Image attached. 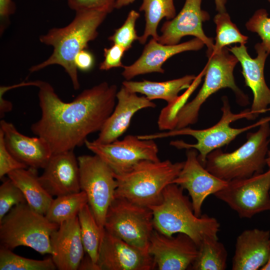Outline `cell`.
Listing matches in <instances>:
<instances>
[{
    "label": "cell",
    "mask_w": 270,
    "mask_h": 270,
    "mask_svg": "<svg viewBox=\"0 0 270 270\" xmlns=\"http://www.w3.org/2000/svg\"><path fill=\"white\" fill-rule=\"evenodd\" d=\"M202 0H186L178 14L162 24L158 41L164 44H176L182 37L192 36L206 45V54L211 52L214 39L207 36L202 29V23L210 17L207 12L202 9Z\"/></svg>",
    "instance_id": "16"
},
{
    "label": "cell",
    "mask_w": 270,
    "mask_h": 270,
    "mask_svg": "<svg viewBox=\"0 0 270 270\" xmlns=\"http://www.w3.org/2000/svg\"><path fill=\"white\" fill-rule=\"evenodd\" d=\"M125 52L126 50L124 47L117 44L104 48V58L100 64V70H108L112 68H123L122 59Z\"/></svg>",
    "instance_id": "38"
},
{
    "label": "cell",
    "mask_w": 270,
    "mask_h": 270,
    "mask_svg": "<svg viewBox=\"0 0 270 270\" xmlns=\"http://www.w3.org/2000/svg\"><path fill=\"white\" fill-rule=\"evenodd\" d=\"M241 218L270 210V170L250 178L234 180L214 194Z\"/></svg>",
    "instance_id": "11"
},
{
    "label": "cell",
    "mask_w": 270,
    "mask_h": 270,
    "mask_svg": "<svg viewBox=\"0 0 270 270\" xmlns=\"http://www.w3.org/2000/svg\"><path fill=\"white\" fill-rule=\"evenodd\" d=\"M183 190L176 184H170L164 189L160 202L148 207L152 212L154 230L168 236L186 234L198 248L206 238H218V222L206 214L196 216Z\"/></svg>",
    "instance_id": "3"
},
{
    "label": "cell",
    "mask_w": 270,
    "mask_h": 270,
    "mask_svg": "<svg viewBox=\"0 0 270 270\" xmlns=\"http://www.w3.org/2000/svg\"><path fill=\"white\" fill-rule=\"evenodd\" d=\"M230 52L226 47L207 55L208 60L206 66L204 82L196 97L178 112L174 121V129L196 123L201 106L210 96L222 88L232 89L240 104H248V98L236 85L234 76V70L238 60Z\"/></svg>",
    "instance_id": "8"
},
{
    "label": "cell",
    "mask_w": 270,
    "mask_h": 270,
    "mask_svg": "<svg viewBox=\"0 0 270 270\" xmlns=\"http://www.w3.org/2000/svg\"><path fill=\"white\" fill-rule=\"evenodd\" d=\"M240 63L242 74L246 85L253 94L252 103L250 108L257 117L270 110V89L267 86L264 74L266 60L269 54L261 43L255 46L257 56L252 58L244 44L228 48Z\"/></svg>",
    "instance_id": "17"
},
{
    "label": "cell",
    "mask_w": 270,
    "mask_h": 270,
    "mask_svg": "<svg viewBox=\"0 0 270 270\" xmlns=\"http://www.w3.org/2000/svg\"><path fill=\"white\" fill-rule=\"evenodd\" d=\"M78 161L80 190L86 194L88 204L98 224L104 230L106 214L117 187L114 172L96 154L79 156Z\"/></svg>",
    "instance_id": "10"
},
{
    "label": "cell",
    "mask_w": 270,
    "mask_h": 270,
    "mask_svg": "<svg viewBox=\"0 0 270 270\" xmlns=\"http://www.w3.org/2000/svg\"><path fill=\"white\" fill-rule=\"evenodd\" d=\"M104 228L127 243L148 252L150 240L154 230L152 212L148 207L115 198L108 210Z\"/></svg>",
    "instance_id": "9"
},
{
    "label": "cell",
    "mask_w": 270,
    "mask_h": 270,
    "mask_svg": "<svg viewBox=\"0 0 270 270\" xmlns=\"http://www.w3.org/2000/svg\"><path fill=\"white\" fill-rule=\"evenodd\" d=\"M222 106L221 110L222 116L220 120L214 126L202 130L193 129L185 127L178 129H174L152 134L138 136L141 140H154L177 136H190L195 138L196 144H189L182 140H173L170 145L178 149L194 148L199 152L198 158L205 167L206 157L213 150L220 148L230 143L240 134L250 129L259 126L263 122L266 117L262 118L254 124L242 128H234L230 124L242 118L254 120L256 116L252 113L250 110L246 109L241 112L234 114L231 111L228 98L226 96L222 98Z\"/></svg>",
    "instance_id": "6"
},
{
    "label": "cell",
    "mask_w": 270,
    "mask_h": 270,
    "mask_svg": "<svg viewBox=\"0 0 270 270\" xmlns=\"http://www.w3.org/2000/svg\"><path fill=\"white\" fill-rule=\"evenodd\" d=\"M116 100L112 113L94 140L96 142L108 144L118 140L126 131L132 116L137 112L156 107V104L145 96H138L123 86L117 92Z\"/></svg>",
    "instance_id": "20"
},
{
    "label": "cell",
    "mask_w": 270,
    "mask_h": 270,
    "mask_svg": "<svg viewBox=\"0 0 270 270\" xmlns=\"http://www.w3.org/2000/svg\"><path fill=\"white\" fill-rule=\"evenodd\" d=\"M86 204V194L82 190L57 196L53 199L45 216L50 222L59 225L78 216L80 210Z\"/></svg>",
    "instance_id": "28"
},
{
    "label": "cell",
    "mask_w": 270,
    "mask_h": 270,
    "mask_svg": "<svg viewBox=\"0 0 270 270\" xmlns=\"http://www.w3.org/2000/svg\"><path fill=\"white\" fill-rule=\"evenodd\" d=\"M78 217L81 238L84 252L90 259L96 264L102 234L88 204H85L80 210Z\"/></svg>",
    "instance_id": "29"
},
{
    "label": "cell",
    "mask_w": 270,
    "mask_h": 270,
    "mask_svg": "<svg viewBox=\"0 0 270 270\" xmlns=\"http://www.w3.org/2000/svg\"><path fill=\"white\" fill-rule=\"evenodd\" d=\"M270 254V232L258 228L245 230L236 238L232 269L260 270Z\"/></svg>",
    "instance_id": "23"
},
{
    "label": "cell",
    "mask_w": 270,
    "mask_h": 270,
    "mask_svg": "<svg viewBox=\"0 0 270 270\" xmlns=\"http://www.w3.org/2000/svg\"><path fill=\"white\" fill-rule=\"evenodd\" d=\"M270 3V0H267Z\"/></svg>",
    "instance_id": "46"
},
{
    "label": "cell",
    "mask_w": 270,
    "mask_h": 270,
    "mask_svg": "<svg viewBox=\"0 0 270 270\" xmlns=\"http://www.w3.org/2000/svg\"><path fill=\"white\" fill-rule=\"evenodd\" d=\"M41 110L31 130L44 138L52 154L74 150L91 134L100 132L116 104L117 86L102 82L84 90L70 102L62 100L48 82L36 80Z\"/></svg>",
    "instance_id": "1"
},
{
    "label": "cell",
    "mask_w": 270,
    "mask_h": 270,
    "mask_svg": "<svg viewBox=\"0 0 270 270\" xmlns=\"http://www.w3.org/2000/svg\"><path fill=\"white\" fill-rule=\"evenodd\" d=\"M246 26L248 30L258 34L262 40L261 44L270 54V18L266 10H256L246 23Z\"/></svg>",
    "instance_id": "35"
},
{
    "label": "cell",
    "mask_w": 270,
    "mask_h": 270,
    "mask_svg": "<svg viewBox=\"0 0 270 270\" xmlns=\"http://www.w3.org/2000/svg\"><path fill=\"white\" fill-rule=\"evenodd\" d=\"M8 176L21 190L28 205L45 215L54 198L40 184L38 170L32 168L17 170Z\"/></svg>",
    "instance_id": "25"
},
{
    "label": "cell",
    "mask_w": 270,
    "mask_h": 270,
    "mask_svg": "<svg viewBox=\"0 0 270 270\" xmlns=\"http://www.w3.org/2000/svg\"><path fill=\"white\" fill-rule=\"evenodd\" d=\"M68 6L76 12L94 10L110 13L114 8L116 0H67Z\"/></svg>",
    "instance_id": "37"
},
{
    "label": "cell",
    "mask_w": 270,
    "mask_h": 270,
    "mask_svg": "<svg viewBox=\"0 0 270 270\" xmlns=\"http://www.w3.org/2000/svg\"><path fill=\"white\" fill-rule=\"evenodd\" d=\"M26 202L19 188L8 178L0 186V220L14 206Z\"/></svg>",
    "instance_id": "34"
},
{
    "label": "cell",
    "mask_w": 270,
    "mask_h": 270,
    "mask_svg": "<svg viewBox=\"0 0 270 270\" xmlns=\"http://www.w3.org/2000/svg\"><path fill=\"white\" fill-rule=\"evenodd\" d=\"M198 248L188 235L179 233L168 236L154 230L149 242L148 254L159 270H184L190 268Z\"/></svg>",
    "instance_id": "13"
},
{
    "label": "cell",
    "mask_w": 270,
    "mask_h": 270,
    "mask_svg": "<svg viewBox=\"0 0 270 270\" xmlns=\"http://www.w3.org/2000/svg\"><path fill=\"white\" fill-rule=\"evenodd\" d=\"M28 167L16 160L6 147L2 132L0 130V178L17 170Z\"/></svg>",
    "instance_id": "36"
},
{
    "label": "cell",
    "mask_w": 270,
    "mask_h": 270,
    "mask_svg": "<svg viewBox=\"0 0 270 270\" xmlns=\"http://www.w3.org/2000/svg\"><path fill=\"white\" fill-rule=\"evenodd\" d=\"M56 267L51 258L37 260L18 255L12 250L0 248V270H54Z\"/></svg>",
    "instance_id": "31"
},
{
    "label": "cell",
    "mask_w": 270,
    "mask_h": 270,
    "mask_svg": "<svg viewBox=\"0 0 270 270\" xmlns=\"http://www.w3.org/2000/svg\"><path fill=\"white\" fill-rule=\"evenodd\" d=\"M0 130L6 148L16 160L28 168L37 170L44 168L52 152L44 138L25 136L12 124L4 120L0 122Z\"/></svg>",
    "instance_id": "21"
},
{
    "label": "cell",
    "mask_w": 270,
    "mask_h": 270,
    "mask_svg": "<svg viewBox=\"0 0 270 270\" xmlns=\"http://www.w3.org/2000/svg\"><path fill=\"white\" fill-rule=\"evenodd\" d=\"M100 270H151L152 256L104 228L96 262Z\"/></svg>",
    "instance_id": "15"
},
{
    "label": "cell",
    "mask_w": 270,
    "mask_h": 270,
    "mask_svg": "<svg viewBox=\"0 0 270 270\" xmlns=\"http://www.w3.org/2000/svg\"><path fill=\"white\" fill-rule=\"evenodd\" d=\"M183 162L170 160H144L129 172L116 174L115 198H122L135 204L150 207L158 204L164 189L177 177Z\"/></svg>",
    "instance_id": "5"
},
{
    "label": "cell",
    "mask_w": 270,
    "mask_h": 270,
    "mask_svg": "<svg viewBox=\"0 0 270 270\" xmlns=\"http://www.w3.org/2000/svg\"><path fill=\"white\" fill-rule=\"evenodd\" d=\"M52 258L59 270H76L84 250L78 216L59 224L50 236Z\"/></svg>",
    "instance_id": "22"
},
{
    "label": "cell",
    "mask_w": 270,
    "mask_h": 270,
    "mask_svg": "<svg viewBox=\"0 0 270 270\" xmlns=\"http://www.w3.org/2000/svg\"><path fill=\"white\" fill-rule=\"evenodd\" d=\"M204 45L202 40L196 38L176 44H164L152 38L139 58L132 64L124 66L122 74L126 80H130L140 74H164V70L162 66L168 59L182 52L198 50Z\"/></svg>",
    "instance_id": "19"
},
{
    "label": "cell",
    "mask_w": 270,
    "mask_h": 270,
    "mask_svg": "<svg viewBox=\"0 0 270 270\" xmlns=\"http://www.w3.org/2000/svg\"><path fill=\"white\" fill-rule=\"evenodd\" d=\"M228 182L208 172L199 160L198 150L190 148L186 152V160L182 169L172 184L188 190L194 212L200 216L206 198L224 188Z\"/></svg>",
    "instance_id": "14"
},
{
    "label": "cell",
    "mask_w": 270,
    "mask_h": 270,
    "mask_svg": "<svg viewBox=\"0 0 270 270\" xmlns=\"http://www.w3.org/2000/svg\"><path fill=\"white\" fill-rule=\"evenodd\" d=\"M84 144L98 156L116 174H125L142 160H160L158 146L153 140H141L128 134L122 140L100 144L86 140Z\"/></svg>",
    "instance_id": "12"
},
{
    "label": "cell",
    "mask_w": 270,
    "mask_h": 270,
    "mask_svg": "<svg viewBox=\"0 0 270 270\" xmlns=\"http://www.w3.org/2000/svg\"><path fill=\"white\" fill-rule=\"evenodd\" d=\"M58 226L26 202L20 204L0 220V246L13 250L24 246L41 254L51 255L50 236Z\"/></svg>",
    "instance_id": "7"
},
{
    "label": "cell",
    "mask_w": 270,
    "mask_h": 270,
    "mask_svg": "<svg viewBox=\"0 0 270 270\" xmlns=\"http://www.w3.org/2000/svg\"><path fill=\"white\" fill-rule=\"evenodd\" d=\"M266 164L270 170V150H268L266 158Z\"/></svg>",
    "instance_id": "45"
},
{
    "label": "cell",
    "mask_w": 270,
    "mask_h": 270,
    "mask_svg": "<svg viewBox=\"0 0 270 270\" xmlns=\"http://www.w3.org/2000/svg\"><path fill=\"white\" fill-rule=\"evenodd\" d=\"M135 0H116L114 8L119 9L132 3Z\"/></svg>",
    "instance_id": "43"
},
{
    "label": "cell",
    "mask_w": 270,
    "mask_h": 270,
    "mask_svg": "<svg viewBox=\"0 0 270 270\" xmlns=\"http://www.w3.org/2000/svg\"><path fill=\"white\" fill-rule=\"evenodd\" d=\"M78 270H100L97 264L94 263L88 255L83 258L78 267Z\"/></svg>",
    "instance_id": "41"
},
{
    "label": "cell",
    "mask_w": 270,
    "mask_h": 270,
    "mask_svg": "<svg viewBox=\"0 0 270 270\" xmlns=\"http://www.w3.org/2000/svg\"><path fill=\"white\" fill-rule=\"evenodd\" d=\"M206 68L196 76L189 88L174 103L168 104L161 111L158 119V124L160 130H172L174 129V121L179 110L186 103V101L194 90L200 83L202 78L204 76Z\"/></svg>",
    "instance_id": "32"
},
{
    "label": "cell",
    "mask_w": 270,
    "mask_h": 270,
    "mask_svg": "<svg viewBox=\"0 0 270 270\" xmlns=\"http://www.w3.org/2000/svg\"><path fill=\"white\" fill-rule=\"evenodd\" d=\"M196 78L194 75H186L164 82L126 80L122 82V86L131 92L143 94L150 100H163L170 104L177 100L181 90L190 87Z\"/></svg>",
    "instance_id": "24"
},
{
    "label": "cell",
    "mask_w": 270,
    "mask_h": 270,
    "mask_svg": "<svg viewBox=\"0 0 270 270\" xmlns=\"http://www.w3.org/2000/svg\"><path fill=\"white\" fill-rule=\"evenodd\" d=\"M38 178L52 196L80 192L79 166L74 150L52 154Z\"/></svg>",
    "instance_id": "18"
},
{
    "label": "cell",
    "mask_w": 270,
    "mask_h": 270,
    "mask_svg": "<svg viewBox=\"0 0 270 270\" xmlns=\"http://www.w3.org/2000/svg\"><path fill=\"white\" fill-rule=\"evenodd\" d=\"M270 116L257 131L248 132L246 141L231 152L215 150L206 157V169L216 176L229 182L250 178L262 172L270 142Z\"/></svg>",
    "instance_id": "4"
},
{
    "label": "cell",
    "mask_w": 270,
    "mask_h": 270,
    "mask_svg": "<svg viewBox=\"0 0 270 270\" xmlns=\"http://www.w3.org/2000/svg\"><path fill=\"white\" fill-rule=\"evenodd\" d=\"M198 256L190 269L194 270H224L226 268L228 252L218 238H205L198 246Z\"/></svg>",
    "instance_id": "27"
},
{
    "label": "cell",
    "mask_w": 270,
    "mask_h": 270,
    "mask_svg": "<svg viewBox=\"0 0 270 270\" xmlns=\"http://www.w3.org/2000/svg\"><path fill=\"white\" fill-rule=\"evenodd\" d=\"M140 10L144 12L146 20L144 32L138 40L141 44H144L150 36L158 40L157 28L160 20L164 18L170 20L176 16L174 0H142Z\"/></svg>",
    "instance_id": "26"
},
{
    "label": "cell",
    "mask_w": 270,
    "mask_h": 270,
    "mask_svg": "<svg viewBox=\"0 0 270 270\" xmlns=\"http://www.w3.org/2000/svg\"><path fill=\"white\" fill-rule=\"evenodd\" d=\"M214 20L216 25L215 44L212 52L207 54L218 52L232 44H245L247 42L248 37L240 32L226 12H218Z\"/></svg>",
    "instance_id": "30"
},
{
    "label": "cell",
    "mask_w": 270,
    "mask_h": 270,
    "mask_svg": "<svg viewBox=\"0 0 270 270\" xmlns=\"http://www.w3.org/2000/svg\"><path fill=\"white\" fill-rule=\"evenodd\" d=\"M94 57L86 49L80 51L76 56L74 63L78 70L82 71L90 70L94 65Z\"/></svg>",
    "instance_id": "39"
},
{
    "label": "cell",
    "mask_w": 270,
    "mask_h": 270,
    "mask_svg": "<svg viewBox=\"0 0 270 270\" xmlns=\"http://www.w3.org/2000/svg\"><path fill=\"white\" fill-rule=\"evenodd\" d=\"M76 12L74 20L68 25L52 28L46 34L40 36V42L52 46L53 52L48 59L32 66L30 71L38 72L49 66L58 64L64 68L71 80L74 88L77 90L80 84L75 58L80 51L87 48L90 42L97 37L98 28L108 13L94 10Z\"/></svg>",
    "instance_id": "2"
},
{
    "label": "cell",
    "mask_w": 270,
    "mask_h": 270,
    "mask_svg": "<svg viewBox=\"0 0 270 270\" xmlns=\"http://www.w3.org/2000/svg\"><path fill=\"white\" fill-rule=\"evenodd\" d=\"M227 0H214L216 10L218 12H226V4Z\"/></svg>",
    "instance_id": "42"
},
{
    "label": "cell",
    "mask_w": 270,
    "mask_h": 270,
    "mask_svg": "<svg viewBox=\"0 0 270 270\" xmlns=\"http://www.w3.org/2000/svg\"><path fill=\"white\" fill-rule=\"evenodd\" d=\"M140 16L137 11L130 10L123 24L115 30L108 40L113 44H119L126 51L132 48L133 42L139 39L140 36L137 35L136 30V23Z\"/></svg>",
    "instance_id": "33"
},
{
    "label": "cell",
    "mask_w": 270,
    "mask_h": 270,
    "mask_svg": "<svg viewBox=\"0 0 270 270\" xmlns=\"http://www.w3.org/2000/svg\"><path fill=\"white\" fill-rule=\"evenodd\" d=\"M260 270H270V254L267 263L261 268Z\"/></svg>",
    "instance_id": "44"
},
{
    "label": "cell",
    "mask_w": 270,
    "mask_h": 270,
    "mask_svg": "<svg viewBox=\"0 0 270 270\" xmlns=\"http://www.w3.org/2000/svg\"><path fill=\"white\" fill-rule=\"evenodd\" d=\"M15 5L12 0H0V16L2 20L8 19L14 14Z\"/></svg>",
    "instance_id": "40"
}]
</instances>
